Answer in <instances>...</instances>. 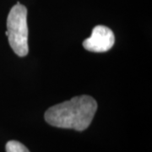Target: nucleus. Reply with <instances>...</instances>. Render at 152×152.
<instances>
[{"instance_id": "nucleus-1", "label": "nucleus", "mask_w": 152, "mask_h": 152, "mask_svg": "<svg viewBox=\"0 0 152 152\" xmlns=\"http://www.w3.org/2000/svg\"><path fill=\"white\" fill-rule=\"evenodd\" d=\"M96 110V100L84 95L48 108L45 113V120L53 127L84 131L91 124Z\"/></svg>"}, {"instance_id": "nucleus-2", "label": "nucleus", "mask_w": 152, "mask_h": 152, "mask_svg": "<svg viewBox=\"0 0 152 152\" xmlns=\"http://www.w3.org/2000/svg\"><path fill=\"white\" fill-rule=\"evenodd\" d=\"M5 35L11 48L18 56L25 57L28 54L27 10L19 2L9 13Z\"/></svg>"}, {"instance_id": "nucleus-3", "label": "nucleus", "mask_w": 152, "mask_h": 152, "mask_svg": "<svg viewBox=\"0 0 152 152\" xmlns=\"http://www.w3.org/2000/svg\"><path fill=\"white\" fill-rule=\"evenodd\" d=\"M115 37L110 28L104 26H96L93 28L91 36L84 41L83 47L93 53H105L113 48Z\"/></svg>"}, {"instance_id": "nucleus-4", "label": "nucleus", "mask_w": 152, "mask_h": 152, "mask_svg": "<svg viewBox=\"0 0 152 152\" xmlns=\"http://www.w3.org/2000/svg\"><path fill=\"white\" fill-rule=\"evenodd\" d=\"M6 152H30L20 142L10 140L6 144Z\"/></svg>"}]
</instances>
